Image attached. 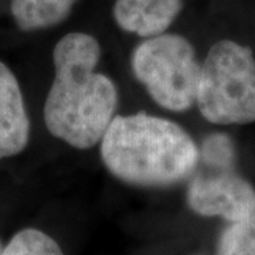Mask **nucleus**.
<instances>
[{"label":"nucleus","mask_w":255,"mask_h":255,"mask_svg":"<svg viewBox=\"0 0 255 255\" xmlns=\"http://www.w3.org/2000/svg\"><path fill=\"white\" fill-rule=\"evenodd\" d=\"M101 46L91 34L74 31L53 50L54 81L44 104L48 132L78 150L101 142L115 118L119 92L108 75L97 73Z\"/></svg>","instance_id":"obj_1"},{"label":"nucleus","mask_w":255,"mask_h":255,"mask_svg":"<svg viewBox=\"0 0 255 255\" xmlns=\"http://www.w3.org/2000/svg\"><path fill=\"white\" fill-rule=\"evenodd\" d=\"M101 159L121 182L167 187L186 180L200 156L196 142L179 124L136 112L111 121L101 139Z\"/></svg>","instance_id":"obj_2"},{"label":"nucleus","mask_w":255,"mask_h":255,"mask_svg":"<svg viewBox=\"0 0 255 255\" xmlns=\"http://www.w3.org/2000/svg\"><path fill=\"white\" fill-rule=\"evenodd\" d=\"M196 105L214 125L255 122V57L233 40L211 46L200 67Z\"/></svg>","instance_id":"obj_3"},{"label":"nucleus","mask_w":255,"mask_h":255,"mask_svg":"<svg viewBox=\"0 0 255 255\" xmlns=\"http://www.w3.org/2000/svg\"><path fill=\"white\" fill-rule=\"evenodd\" d=\"M130 67L159 107L184 112L196 104L201 64L186 37L174 33L147 37L133 50Z\"/></svg>","instance_id":"obj_4"},{"label":"nucleus","mask_w":255,"mask_h":255,"mask_svg":"<svg viewBox=\"0 0 255 255\" xmlns=\"http://www.w3.org/2000/svg\"><path fill=\"white\" fill-rule=\"evenodd\" d=\"M187 204L199 216L223 217L236 223L254 211L255 190L231 170L197 176L187 189Z\"/></svg>","instance_id":"obj_5"},{"label":"nucleus","mask_w":255,"mask_h":255,"mask_svg":"<svg viewBox=\"0 0 255 255\" xmlns=\"http://www.w3.org/2000/svg\"><path fill=\"white\" fill-rule=\"evenodd\" d=\"M30 140L23 92L16 75L0 61V160L21 153Z\"/></svg>","instance_id":"obj_6"},{"label":"nucleus","mask_w":255,"mask_h":255,"mask_svg":"<svg viewBox=\"0 0 255 255\" xmlns=\"http://www.w3.org/2000/svg\"><path fill=\"white\" fill-rule=\"evenodd\" d=\"M182 7L183 0H115L112 13L119 28L147 38L166 33Z\"/></svg>","instance_id":"obj_7"},{"label":"nucleus","mask_w":255,"mask_h":255,"mask_svg":"<svg viewBox=\"0 0 255 255\" xmlns=\"http://www.w3.org/2000/svg\"><path fill=\"white\" fill-rule=\"evenodd\" d=\"M77 0H11L10 10L21 31L55 27L73 11Z\"/></svg>","instance_id":"obj_8"},{"label":"nucleus","mask_w":255,"mask_h":255,"mask_svg":"<svg viewBox=\"0 0 255 255\" xmlns=\"http://www.w3.org/2000/svg\"><path fill=\"white\" fill-rule=\"evenodd\" d=\"M217 255H255V209L236 223H231L221 234Z\"/></svg>","instance_id":"obj_9"},{"label":"nucleus","mask_w":255,"mask_h":255,"mask_svg":"<svg viewBox=\"0 0 255 255\" xmlns=\"http://www.w3.org/2000/svg\"><path fill=\"white\" fill-rule=\"evenodd\" d=\"M0 255H64L63 250L46 233L24 228L16 233Z\"/></svg>","instance_id":"obj_10"},{"label":"nucleus","mask_w":255,"mask_h":255,"mask_svg":"<svg viewBox=\"0 0 255 255\" xmlns=\"http://www.w3.org/2000/svg\"><path fill=\"white\" fill-rule=\"evenodd\" d=\"M199 156L204 163L211 167L221 172H228L233 169L236 162V147L228 135L213 133L203 140Z\"/></svg>","instance_id":"obj_11"},{"label":"nucleus","mask_w":255,"mask_h":255,"mask_svg":"<svg viewBox=\"0 0 255 255\" xmlns=\"http://www.w3.org/2000/svg\"><path fill=\"white\" fill-rule=\"evenodd\" d=\"M1 251H3V243H1V240H0V254H1Z\"/></svg>","instance_id":"obj_12"}]
</instances>
